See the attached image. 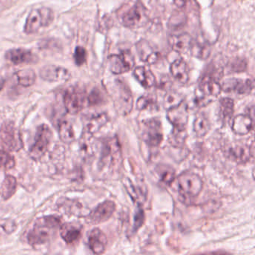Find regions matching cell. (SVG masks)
<instances>
[{
	"instance_id": "cell-15",
	"label": "cell",
	"mask_w": 255,
	"mask_h": 255,
	"mask_svg": "<svg viewBox=\"0 0 255 255\" xmlns=\"http://www.w3.org/2000/svg\"><path fill=\"white\" fill-rule=\"evenodd\" d=\"M7 60L14 65L32 64L38 62V58L30 50L26 49H12L6 52L5 56Z\"/></svg>"
},
{
	"instance_id": "cell-42",
	"label": "cell",
	"mask_w": 255,
	"mask_h": 255,
	"mask_svg": "<svg viewBox=\"0 0 255 255\" xmlns=\"http://www.w3.org/2000/svg\"><path fill=\"white\" fill-rule=\"evenodd\" d=\"M228 68L231 72H243L247 69V62L243 59H236L235 60L232 61Z\"/></svg>"
},
{
	"instance_id": "cell-23",
	"label": "cell",
	"mask_w": 255,
	"mask_h": 255,
	"mask_svg": "<svg viewBox=\"0 0 255 255\" xmlns=\"http://www.w3.org/2000/svg\"><path fill=\"white\" fill-rule=\"evenodd\" d=\"M133 77L144 89H150L156 86V79L154 74L145 67H137L134 70Z\"/></svg>"
},
{
	"instance_id": "cell-14",
	"label": "cell",
	"mask_w": 255,
	"mask_h": 255,
	"mask_svg": "<svg viewBox=\"0 0 255 255\" xmlns=\"http://www.w3.org/2000/svg\"><path fill=\"white\" fill-rule=\"evenodd\" d=\"M254 83L251 80L229 79L224 82L222 90L226 92H234L237 95H249L253 90Z\"/></svg>"
},
{
	"instance_id": "cell-2",
	"label": "cell",
	"mask_w": 255,
	"mask_h": 255,
	"mask_svg": "<svg viewBox=\"0 0 255 255\" xmlns=\"http://www.w3.org/2000/svg\"><path fill=\"white\" fill-rule=\"evenodd\" d=\"M54 13L50 8H35L32 10L25 23L24 32L26 34H34L38 32L41 28L47 27L53 23Z\"/></svg>"
},
{
	"instance_id": "cell-35",
	"label": "cell",
	"mask_w": 255,
	"mask_h": 255,
	"mask_svg": "<svg viewBox=\"0 0 255 255\" xmlns=\"http://www.w3.org/2000/svg\"><path fill=\"white\" fill-rule=\"evenodd\" d=\"M136 108L140 111L158 110L156 98L151 95H143L137 101Z\"/></svg>"
},
{
	"instance_id": "cell-45",
	"label": "cell",
	"mask_w": 255,
	"mask_h": 255,
	"mask_svg": "<svg viewBox=\"0 0 255 255\" xmlns=\"http://www.w3.org/2000/svg\"><path fill=\"white\" fill-rule=\"evenodd\" d=\"M4 85H5V80L3 79L0 78V91L2 90Z\"/></svg>"
},
{
	"instance_id": "cell-20",
	"label": "cell",
	"mask_w": 255,
	"mask_h": 255,
	"mask_svg": "<svg viewBox=\"0 0 255 255\" xmlns=\"http://www.w3.org/2000/svg\"><path fill=\"white\" fill-rule=\"evenodd\" d=\"M228 156L237 163H246L252 158L253 152L250 146L236 144L228 149Z\"/></svg>"
},
{
	"instance_id": "cell-17",
	"label": "cell",
	"mask_w": 255,
	"mask_h": 255,
	"mask_svg": "<svg viewBox=\"0 0 255 255\" xmlns=\"http://www.w3.org/2000/svg\"><path fill=\"white\" fill-rule=\"evenodd\" d=\"M198 91L208 98H216L222 92V85H220L219 80L204 75L201 77Z\"/></svg>"
},
{
	"instance_id": "cell-40",
	"label": "cell",
	"mask_w": 255,
	"mask_h": 255,
	"mask_svg": "<svg viewBox=\"0 0 255 255\" xmlns=\"http://www.w3.org/2000/svg\"><path fill=\"white\" fill-rule=\"evenodd\" d=\"M186 20V17L183 13L177 12V14H173L169 20V27L171 29L183 27Z\"/></svg>"
},
{
	"instance_id": "cell-44",
	"label": "cell",
	"mask_w": 255,
	"mask_h": 255,
	"mask_svg": "<svg viewBox=\"0 0 255 255\" xmlns=\"http://www.w3.org/2000/svg\"><path fill=\"white\" fill-rule=\"evenodd\" d=\"M189 0H174V3L177 8H183L186 6Z\"/></svg>"
},
{
	"instance_id": "cell-21",
	"label": "cell",
	"mask_w": 255,
	"mask_h": 255,
	"mask_svg": "<svg viewBox=\"0 0 255 255\" xmlns=\"http://www.w3.org/2000/svg\"><path fill=\"white\" fill-rule=\"evenodd\" d=\"M168 41L174 51L179 53H186L190 50L193 40L189 34L181 33L171 35Z\"/></svg>"
},
{
	"instance_id": "cell-11",
	"label": "cell",
	"mask_w": 255,
	"mask_h": 255,
	"mask_svg": "<svg viewBox=\"0 0 255 255\" xmlns=\"http://www.w3.org/2000/svg\"><path fill=\"white\" fill-rule=\"evenodd\" d=\"M146 20V10L141 4L135 3L125 11L122 17V24L133 29L141 26Z\"/></svg>"
},
{
	"instance_id": "cell-32",
	"label": "cell",
	"mask_w": 255,
	"mask_h": 255,
	"mask_svg": "<svg viewBox=\"0 0 255 255\" xmlns=\"http://www.w3.org/2000/svg\"><path fill=\"white\" fill-rule=\"evenodd\" d=\"M156 172L165 184H171L176 179L175 170L170 165L159 164L156 167Z\"/></svg>"
},
{
	"instance_id": "cell-8",
	"label": "cell",
	"mask_w": 255,
	"mask_h": 255,
	"mask_svg": "<svg viewBox=\"0 0 255 255\" xmlns=\"http://www.w3.org/2000/svg\"><path fill=\"white\" fill-rule=\"evenodd\" d=\"M141 138L143 141L150 147H156L160 145L163 139L162 125L156 119H149L143 122Z\"/></svg>"
},
{
	"instance_id": "cell-41",
	"label": "cell",
	"mask_w": 255,
	"mask_h": 255,
	"mask_svg": "<svg viewBox=\"0 0 255 255\" xmlns=\"http://www.w3.org/2000/svg\"><path fill=\"white\" fill-rule=\"evenodd\" d=\"M138 207L134 216L133 231L136 232L141 227H142L144 222V212L141 208V204H138Z\"/></svg>"
},
{
	"instance_id": "cell-29",
	"label": "cell",
	"mask_w": 255,
	"mask_h": 255,
	"mask_svg": "<svg viewBox=\"0 0 255 255\" xmlns=\"http://www.w3.org/2000/svg\"><path fill=\"white\" fill-rule=\"evenodd\" d=\"M16 80L20 86L29 87L35 83L36 74L32 69L21 70L14 74Z\"/></svg>"
},
{
	"instance_id": "cell-12",
	"label": "cell",
	"mask_w": 255,
	"mask_h": 255,
	"mask_svg": "<svg viewBox=\"0 0 255 255\" xmlns=\"http://www.w3.org/2000/svg\"><path fill=\"white\" fill-rule=\"evenodd\" d=\"M116 209V204L113 201H105L91 212L88 221L95 225L103 223L111 218Z\"/></svg>"
},
{
	"instance_id": "cell-1",
	"label": "cell",
	"mask_w": 255,
	"mask_h": 255,
	"mask_svg": "<svg viewBox=\"0 0 255 255\" xmlns=\"http://www.w3.org/2000/svg\"><path fill=\"white\" fill-rule=\"evenodd\" d=\"M61 222L56 216L40 218L28 234V240L32 246H40L48 243L60 228Z\"/></svg>"
},
{
	"instance_id": "cell-16",
	"label": "cell",
	"mask_w": 255,
	"mask_h": 255,
	"mask_svg": "<svg viewBox=\"0 0 255 255\" xmlns=\"http://www.w3.org/2000/svg\"><path fill=\"white\" fill-rule=\"evenodd\" d=\"M40 77L47 82H61L68 80L70 73L62 67L56 65H47L41 68Z\"/></svg>"
},
{
	"instance_id": "cell-25",
	"label": "cell",
	"mask_w": 255,
	"mask_h": 255,
	"mask_svg": "<svg viewBox=\"0 0 255 255\" xmlns=\"http://www.w3.org/2000/svg\"><path fill=\"white\" fill-rule=\"evenodd\" d=\"M123 185L134 202H136L138 204H142L145 202L147 199V191L146 189H143L142 186H135L132 182L127 177L123 180Z\"/></svg>"
},
{
	"instance_id": "cell-7",
	"label": "cell",
	"mask_w": 255,
	"mask_h": 255,
	"mask_svg": "<svg viewBox=\"0 0 255 255\" xmlns=\"http://www.w3.org/2000/svg\"><path fill=\"white\" fill-rule=\"evenodd\" d=\"M115 104L118 112L123 116L130 113L133 107V98L129 88L123 82L116 81Z\"/></svg>"
},
{
	"instance_id": "cell-28",
	"label": "cell",
	"mask_w": 255,
	"mask_h": 255,
	"mask_svg": "<svg viewBox=\"0 0 255 255\" xmlns=\"http://www.w3.org/2000/svg\"><path fill=\"white\" fill-rule=\"evenodd\" d=\"M210 129V123L207 116L199 114L196 116L193 123V131L198 137H204Z\"/></svg>"
},
{
	"instance_id": "cell-22",
	"label": "cell",
	"mask_w": 255,
	"mask_h": 255,
	"mask_svg": "<svg viewBox=\"0 0 255 255\" xmlns=\"http://www.w3.org/2000/svg\"><path fill=\"white\" fill-rule=\"evenodd\" d=\"M170 72L173 78L180 84H186L189 81V67L183 59H179L174 61L170 67Z\"/></svg>"
},
{
	"instance_id": "cell-13",
	"label": "cell",
	"mask_w": 255,
	"mask_h": 255,
	"mask_svg": "<svg viewBox=\"0 0 255 255\" xmlns=\"http://www.w3.org/2000/svg\"><path fill=\"white\" fill-rule=\"evenodd\" d=\"M135 48L140 60L144 63L153 65L160 58L159 52L145 40H140L135 44Z\"/></svg>"
},
{
	"instance_id": "cell-37",
	"label": "cell",
	"mask_w": 255,
	"mask_h": 255,
	"mask_svg": "<svg viewBox=\"0 0 255 255\" xmlns=\"http://www.w3.org/2000/svg\"><path fill=\"white\" fill-rule=\"evenodd\" d=\"M192 54L195 57L200 59H205L208 58L210 54V49L205 44L198 42H192V47L190 48Z\"/></svg>"
},
{
	"instance_id": "cell-24",
	"label": "cell",
	"mask_w": 255,
	"mask_h": 255,
	"mask_svg": "<svg viewBox=\"0 0 255 255\" xmlns=\"http://www.w3.org/2000/svg\"><path fill=\"white\" fill-rule=\"evenodd\" d=\"M181 105L168 111L167 117L173 128H186L189 115L186 109L182 107Z\"/></svg>"
},
{
	"instance_id": "cell-38",
	"label": "cell",
	"mask_w": 255,
	"mask_h": 255,
	"mask_svg": "<svg viewBox=\"0 0 255 255\" xmlns=\"http://www.w3.org/2000/svg\"><path fill=\"white\" fill-rule=\"evenodd\" d=\"M15 165V159L8 152L0 150V168L11 169Z\"/></svg>"
},
{
	"instance_id": "cell-19",
	"label": "cell",
	"mask_w": 255,
	"mask_h": 255,
	"mask_svg": "<svg viewBox=\"0 0 255 255\" xmlns=\"http://www.w3.org/2000/svg\"><path fill=\"white\" fill-rule=\"evenodd\" d=\"M252 128H253V119L249 115H238L233 119L231 129L237 135H247L252 131Z\"/></svg>"
},
{
	"instance_id": "cell-30",
	"label": "cell",
	"mask_w": 255,
	"mask_h": 255,
	"mask_svg": "<svg viewBox=\"0 0 255 255\" xmlns=\"http://www.w3.org/2000/svg\"><path fill=\"white\" fill-rule=\"evenodd\" d=\"M107 122H108V116L105 113L92 116L88 121L87 125H86L88 132L92 134L98 132L102 127L107 123Z\"/></svg>"
},
{
	"instance_id": "cell-39",
	"label": "cell",
	"mask_w": 255,
	"mask_h": 255,
	"mask_svg": "<svg viewBox=\"0 0 255 255\" xmlns=\"http://www.w3.org/2000/svg\"><path fill=\"white\" fill-rule=\"evenodd\" d=\"M104 101V95L98 89H93L88 97V102L90 106H98Z\"/></svg>"
},
{
	"instance_id": "cell-31",
	"label": "cell",
	"mask_w": 255,
	"mask_h": 255,
	"mask_svg": "<svg viewBox=\"0 0 255 255\" xmlns=\"http://www.w3.org/2000/svg\"><path fill=\"white\" fill-rule=\"evenodd\" d=\"M183 96L175 91H170L167 92L164 98L163 107L167 111L177 108L183 103Z\"/></svg>"
},
{
	"instance_id": "cell-34",
	"label": "cell",
	"mask_w": 255,
	"mask_h": 255,
	"mask_svg": "<svg viewBox=\"0 0 255 255\" xmlns=\"http://www.w3.org/2000/svg\"><path fill=\"white\" fill-rule=\"evenodd\" d=\"M186 138L187 132L186 128H173L169 136V142L174 147H180L184 144Z\"/></svg>"
},
{
	"instance_id": "cell-6",
	"label": "cell",
	"mask_w": 255,
	"mask_h": 255,
	"mask_svg": "<svg viewBox=\"0 0 255 255\" xmlns=\"http://www.w3.org/2000/svg\"><path fill=\"white\" fill-rule=\"evenodd\" d=\"M1 140L5 147L11 151H18L23 147L20 131L13 122H5L0 129Z\"/></svg>"
},
{
	"instance_id": "cell-33",
	"label": "cell",
	"mask_w": 255,
	"mask_h": 255,
	"mask_svg": "<svg viewBox=\"0 0 255 255\" xmlns=\"http://www.w3.org/2000/svg\"><path fill=\"white\" fill-rule=\"evenodd\" d=\"M17 189V180L13 176L5 177L2 185V196L5 200L9 199L14 195Z\"/></svg>"
},
{
	"instance_id": "cell-4",
	"label": "cell",
	"mask_w": 255,
	"mask_h": 255,
	"mask_svg": "<svg viewBox=\"0 0 255 255\" xmlns=\"http://www.w3.org/2000/svg\"><path fill=\"white\" fill-rule=\"evenodd\" d=\"M122 160V149L117 137L108 138L103 141L101 165L103 167L117 166Z\"/></svg>"
},
{
	"instance_id": "cell-5",
	"label": "cell",
	"mask_w": 255,
	"mask_h": 255,
	"mask_svg": "<svg viewBox=\"0 0 255 255\" xmlns=\"http://www.w3.org/2000/svg\"><path fill=\"white\" fill-rule=\"evenodd\" d=\"M52 131L47 125H42L38 127L35 135V142L32 144L29 151L31 157L34 159H39L45 154L48 150L52 138Z\"/></svg>"
},
{
	"instance_id": "cell-27",
	"label": "cell",
	"mask_w": 255,
	"mask_h": 255,
	"mask_svg": "<svg viewBox=\"0 0 255 255\" xmlns=\"http://www.w3.org/2000/svg\"><path fill=\"white\" fill-rule=\"evenodd\" d=\"M219 115L224 123L231 120L234 115V102L231 98H224L219 101Z\"/></svg>"
},
{
	"instance_id": "cell-26",
	"label": "cell",
	"mask_w": 255,
	"mask_h": 255,
	"mask_svg": "<svg viewBox=\"0 0 255 255\" xmlns=\"http://www.w3.org/2000/svg\"><path fill=\"white\" fill-rule=\"evenodd\" d=\"M60 234L62 238L68 244L74 243L80 238L81 229L78 225L73 223H65L60 226Z\"/></svg>"
},
{
	"instance_id": "cell-36",
	"label": "cell",
	"mask_w": 255,
	"mask_h": 255,
	"mask_svg": "<svg viewBox=\"0 0 255 255\" xmlns=\"http://www.w3.org/2000/svg\"><path fill=\"white\" fill-rule=\"evenodd\" d=\"M59 136L61 140L65 143H71L75 139L74 128L72 125L66 121L59 124Z\"/></svg>"
},
{
	"instance_id": "cell-10",
	"label": "cell",
	"mask_w": 255,
	"mask_h": 255,
	"mask_svg": "<svg viewBox=\"0 0 255 255\" xmlns=\"http://www.w3.org/2000/svg\"><path fill=\"white\" fill-rule=\"evenodd\" d=\"M110 69L114 74H122L133 68L135 59L132 53L125 51L120 54L112 55L109 58Z\"/></svg>"
},
{
	"instance_id": "cell-9",
	"label": "cell",
	"mask_w": 255,
	"mask_h": 255,
	"mask_svg": "<svg viewBox=\"0 0 255 255\" xmlns=\"http://www.w3.org/2000/svg\"><path fill=\"white\" fill-rule=\"evenodd\" d=\"M86 101L85 92L77 87L68 88L64 95V104L67 112L77 115L83 110Z\"/></svg>"
},
{
	"instance_id": "cell-3",
	"label": "cell",
	"mask_w": 255,
	"mask_h": 255,
	"mask_svg": "<svg viewBox=\"0 0 255 255\" xmlns=\"http://www.w3.org/2000/svg\"><path fill=\"white\" fill-rule=\"evenodd\" d=\"M177 187L179 193L184 198H195L201 193L203 181L198 174L184 172L177 177Z\"/></svg>"
},
{
	"instance_id": "cell-43",
	"label": "cell",
	"mask_w": 255,
	"mask_h": 255,
	"mask_svg": "<svg viewBox=\"0 0 255 255\" xmlns=\"http://www.w3.org/2000/svg\"><path fill=\"white\" fill-rule=\"evenodd\" d=\"M74 59L77 65L78 66L83 65L87 59V52L86 49L83 47H77L74 52Z\"/></svg>"
},
{
	"instance_id": "cell-18",
	"label": "cell",
	"mask_w": 255,
	"mask_h": 255,
	"mask_svg": "<svg viewBox=\"0 0 255 255\" xmlns=\"http://www.w3.org/2000/svg\"><path fill=\"white\" fill-rule=\"evenodd\" d=\"M107 238L104 232L99 228H94L89 237V245L94 254L101 255L106 250Z\"/></svg>"
}]
</instances>
